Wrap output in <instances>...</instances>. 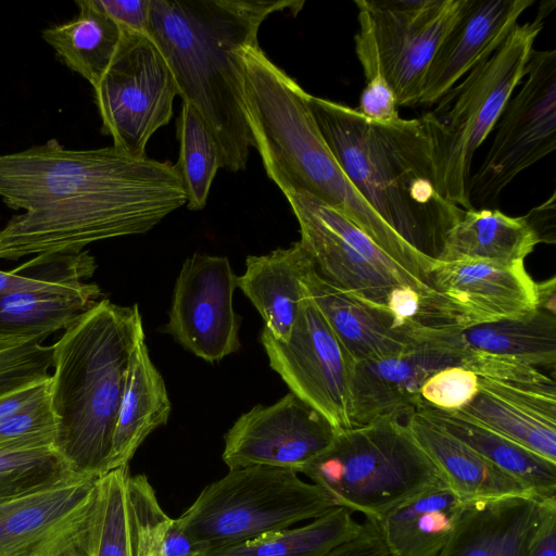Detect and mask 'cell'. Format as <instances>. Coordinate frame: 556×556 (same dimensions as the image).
Segmentation results:
<instances>
[{"mask_svg": "<svg viewBox=\"0 0 556 556\" xmlns=\"http://www.w3.org/2000/svg\"><path fill=\"white\" fill-rule=\"evenodd\" d=\"M412 336L420 345L462 355L486 353L552 369L556 364V315L541 308L521 317L467 327H419Z\"/></svg>", "mask_w": 556, "mask_h": 556, "instance_id": "cell-23", "label": "cell"}, {"mask_svg": "<svg viewBox=\"0 0 556 556\" xmlns=\"http://www.w3.org/2000/svg\"><path fill=\"white\" fill-rule=\"evenodd\" d=\"M33 339H39V338H18V337L0 336V350L16 345V344H20V343H23V342H26V341H29Z\"/></svg>", "mask_w": 556, "mask_h": 556, "instance_id": "cell-50", "label": "cell"}, {"mask_svg": "<svg viewBox=\"0 0 556 556\" xmlns=\"http://www.w3.org/2000/svg\"><path fill=\"white\" fill-rule=\"evenodd\" d=\"M478 386L457 412L556 463L555 381L510 384L478 377Z\"/></svg>", "mask_w": 556, "mask_h": 556, "instance_id": "cell-22", "label": "cell"}, {"mask_svg": "<svg viewBox=\"0 0 556 556\" xmlns=\"http://www.w3.org/2000/svg\"><path fill=\"white\" fill-rule=\"evenodd\" d=\"M301 473L334 502L377 521L424 491L445 483L405 422L384 417L337 432Z\"/></svg>", "mask_w": 556, "mask_h": 556, "instance_id": "cell-6", "label": "cell"}, {"mask_svg": "<svg viewBox=\"0 0 556 556\" xmlns=\"http://www.w3.org/2000/svg\"><path fill=\"white\" fill-rule=\"evenodd\" d=\"M336 506L293 470L250 466L230 469L206 485L176 520L208 552L309 521Z\"/></svg>", "mask_w": 556, "mask_h": 556, "instance_id": "cell-7", "label": "cell"}, {"mask_svg": "<svg viewBox=\"0 0 556 556\" xmlns=\"http://www.w3.org/2000/svg\"><path fill=\"white\" fill-rule=\"evenodd\" d=\"M143 339L138 304L122 306L102 299L52 344L54 450L74 473L99 478L109 472L130 358Z\"/></svg>", "mask_w": 556, "mask_h": 556, "instance_id": "cell-3", "label": "cell"}, {"mask_svg": "<svg viewBox=\"0 0 556 556\" xmlns=\"http://www.w3.org/2000/svg\"><path fill=\"white\" fill-rule=\"evenodd\" d=\"M260 340L271 369L290 392L320 413L337 432L353 427L351 383L355 361L306 294L287 341L275 339L264 328Z\"/></svg>", "mask_w": 556, "mask_h": 556, "instance_id": "cell-13", "label": "cell"}, {"mask_svg": "<svg viewBox=\"0 0 556 556\" xmlns=\"http://www.w3.org/2000/svg\"><path fill=\"white\" fill-rule=\"evenodd\" d=\"M178 185L184 184L176 164L135 157L114 146L72 150L51 139L0 155V198L25 212L102 193Z\"/></svg>", "mask_w": 556, "mask_h": 556, "instance_id": "cell-8", "label": "cell"}, {"mask_svg": "<svg viewBox=\"0 0 556 556\" xmlns=\"http://www.w3.org/2000/svg\"><path fill=\"white\" fill-rule=\"evenodd\" d=\"M50 377L11 393L0 396V424L23 407L49 394Z\"/></svg>", "mask_w": 556, "mask_h": 556, "instance_id": "cell-46", "label": "cell"}, {"mask_svg": "<svg viewBox=\"0 0 556 556\" xmlns=\"http://www.w3.org/2000/svg\"><path fill=\"white\" fill-rule=\"evenodd\" d=\"M117 53L94 90L102 132L113 146L146 157L152 135L167 125L178 94L172 71L147 35L122 29Z\"/></svg>", "mask_w": 556, "mask_h": 556, "instance_id": "cell-12", "label": "cell"}, {"mask_svg": "<svg viewBox=\"0 0 556 556\" xmlns=\"http://www.w3.org/2000/svg\"><path fill=\"white\" fill-rule=\"evenodd\" d=\"M414 410L428 417L536 495L556 496V463L457 410L440 409L421 400Z\"/></svg>", "mask_w": 556, "mask_h": 556, "instance_id": "cell-29", "label": "cell"}, {"mask_svg": "<svg viewBox=\"0 0 556 556\" xmlns=\"http://www.w3.org/2000/svg\"><path fill=\"white\" fill-rule=\"evenodd\" d=\"M480 167L470 175L473 208L498 204L502 191L556 148V50H532L520 88L494 126Z\"/></svg>", "mask_w": 556, "mask_h": 556, "instance_id": "cell-11", "label": "cell"}, {"mask_svg": "<svg viewBox=\"0 0 556 556\" xmlns=\"http://www.w3.org/2000/svg\"><path fill=\"white\" fill-rule=\"evenodd\" d=\"M76 4L79 13L74 18L43 29L41 37L72 71L96 88L117 53L123 30L91 0Z\"/></svg>", "mask_w": 556, "mask_h": 556, "instance_id": "cell-32", "label": "cell"}, {"mask_svg": "<svg viewBox=\"0 0 556 556\" xmlns=\"http://www.w3.org/2000/svg\"><path fill=\"white\" fill-rule=\"evenodd\" d=\"M31 267L30 275L12 270H0V295L54 288L90 278L96 268V260L88 251L78 253L41 254L23 263Z\"/></svg>", "mask_w": 556, "mask_h": 556, "instance_id": "cell-37", "label": "cell"}, {"mask_svg": "<svg viewBox=\"0 0 556 556\" xmlns=\"http://www.w3.org/2000/svg\"><path fill=\"white\" fill-rule=\"evenodd\" d=\"M477 375L463 365H453L432 374L420 389V400L433 407L459 410L478 393Z\"/></svg>", "mask_w": 556, "mask_h": 556, "instance_id": "cell-41", "label": "cell"}, {"mask_svg": "<svg viewBox=\"0 0 556 556\" xmlns=\"http://www.w3.org/2000/svg\"><path fill=\"white\" fill-rule=\"evenodd\" d=\"M538 308L556 315V280L555 277L542 282H536Z\"/></svg>", "mask_w": 556, "mask_h": 556, "instance_id": "cell-49", "label": "cell"}, {"mask_svg": "<svg viewBox=\"0 0 556 556\" xmlns=\"http://www.w3.org/2000/svg\"><path fill=\"white\" fill-rule=\"evenodd\" d=\"M74 473L54 448L0 451V502Z\"/></svg>", "mask_w": 556, "mask_h": 556, "instance_id": "cell-38", "label": "cell"}, {"mask_svg": "<svg viewBox=\"0 0 556 556\" xmlns=\"http://www.w3.org/2000/svg\"><path fill=\"white\" fill-rule=\"evenodd\" d=\"M463 502L443 482L371 522L391 556H437L452 534Z\"/></svg>", "mask_w": 556, "mask_h": 556, "instance_id": "cell-28", "label": "cell"}, {"mask_svg": "<svg viewBox=\"0 0 556 556\" xmlns=\"http://www.w3.org/2000/svg\"><path fill=\"white\" fill-rule=\"evenodd\" d=\"M336 506L307 523L207 552V556H321L355 536L363 523Z\"/></svg>", "mask_w": 556, "mask_h": 556, "instance_id": "cell-33", "label": "cell"}, {"mask_svg": "<svg viewBox=\"0 0 556 556\" xmlns=\"http://www.w3.org/2000/svg\"><path fill=\"white\" fill-rule=\"evenodd\" d=\"M469 0H361L397 106L419 104L428 68Z\"/></svg>", "mask_w": 556, "mask_h": 556, "instance_id": "cell-14", "label": "cell"}, {"mask_svg": "<svg viewBox=\"0 0 556 556\" xmlns=\"http://www.w3.org/2000/svg\"><path fill=\"white\" fill-rule=\"evenodd\" d=\"M321 556H391L377 528L367 521L352 539L341 543Z\"/></svg>", "mask_w": 556, "mask_h": 556, "instance_id": "cell-44", "label": "cell"}, {"mask_svg": "<svg viewBox=\"0 0 556 556\" xmlns=\"http://www.w3.org/2000/svg\"><path fill=\"white\" fill-rule=\"evenodd\" d=\"M98 478L72 473L0 502V556H59L84 532Z\"/></svg>", "mask_w": 556, "mask_h": 556, "instance_id": "cell-18", "label": "cell"}, {"mask_svg": "<svg viewBox=\"0 0 556 556\" xmlns=\"http://www.w3.org/2000/svg\"><path fill=\"white\" fill-rule=\"evenodd\" d=\"M404 422L463 501L535 494L421 413L413 409Z\"/></svg>", "mask_w": 556, "mask_h": 556, "instance_id": "cell-26", "label": "cell"}, {"mask_svg": "<svg viewBox=\"0 0 556 556\" xmlns=\"http://www.w3.org/2000/svg\"><path fill=\"white\" fill-rule=\"evenodd\" d=\"M92 539L93 533L91 513L89 521L78 540L59 556H92Z\"/></svg>", "mask_w": 556, "mask_h": 556, "instance_id": "cell-48", "label": "cell"}, {"mask_svg": "<svg viewBox=\"0 0 556 556\" xmlns=\"http://www.w3.org/2000/svg\"><path fill=\"white\" fill-rule=\"evenodd\" d=\"M337 430L292 392L255 405L226 432L222 458L230 469L267 466L301 473L333 442Z\"/></svg>", "mask_w": 556, "mask_h": 556, "instance_id": "cell-17", "label": "cell"}, {"mask_svg": "<svg viewBox=\"0 0 556 556\" xmlns=\"http://www.w3.org/2000/svg\"><path fill=\"white\" fill-rule=\"evenodd\" d=\"M308 105L336 160L376 214L414 251L438 263L465 210L438 192L419 118L379 124L312 94Z\"/></svg>", "mask_w": 556, "mask_h": 556, "instance_id": "cell-2", "label": "cell"}, {"mask_svg": "<svg viewBox=\"0 0 556 556\" xmlns=\"http://www.w3.org/2000/svg\"><path fill=\"white\" fill-rule=\"evenodd\" d=\"M422 301L426 299L409 286H397L391 290L386 305L397 329L410 333L419 316Z\"/></svg>", "mask_w": 556, "mask_h": 556, "instance_id": "cell-43", "label": "cell"}, {"mask_svg": "<svg viewBox=\"0 0 556 556\" xmlns=\"http://www.w3.org/2000/svg\"><path fill=\"white\" fill-rule=\"evenodd\" d=\"M122 29L148 35L151 0H91Z\"/></svg>", "mask_w": 556, "mask_h": 556, "instance_id": "cell-42", "label": "cell"}, {"mask_svg": "<svg viewBox=\"0 0 556 556\" xmlns=\"http://www.w3.org/2000/svg\"><path fill=\"white\" fill-rule=\"evenodd\" d=\"M314 266L301 241L265 255H250L237 285L261 314L275 339L287 341L305 296L303 278Z\"/></svg>", "mask_w": 556, "mask_h": 556, "instance_id": "cell-25", "label": "cell"}, {"mask_svg": "<svg viewBox=\"0 0 556 556\" xmlns=\"http://www.w3.org/2000/svg\"><path fill=\"white\" fill-rule=\"evenodd\" d=\"M129 475L125 465L97 480L92 556H132L127 497Z\"/></svg>", "mask_w": 556, "mask_h": 556, "instance_id": "cell-35", "label": "cell"}, {"mask_svg": "<svg viewBox=\"0 0 556 556\" xmlns=\"http://www.w3.org/2000/svg\"><path fill=\"white\" fill-rule=\"evenodd\" d=\"M243 93L254 148L282 193L304 191L337 210L372 240L387 224L350 181L325 141L308 94L258 43L242 51Z\"/></svg>", "mask_w": 556, "mask_h": 556, "instance_id": "cell-4", "label": "cell"}, {"mask_svg": "<svg viewBox=\"0 0 556 556\" xmlns=\"http://www.w3.org/2000/svg\"><path fill=\"white\" fill-rule=\"evenodd\" d=\"M165 556H207V551L193 542L172 519L164 536Z\"/></svg>", "mask_w": 556, "mask_h": 556, "instance_id": "cell-47", "label": "cell"}, {"mask_svg": "<svg viewBox=\"0 0 556 556\" xmlns=\"http://www.w3.org/2000/svg\"><path fill=\"white\" fill-rule=\"evenodd\" d=\"M533 3L534 0H469L431 61L419 103L432 105L490 56Z\"/></svg>", "mask_w": 556, "mask_h": 556, "instance_id": "cell-20", "label": "cell"}, {"mask_svg": "<svg viewBox=\"0 0 556 556\" xmlns=\"http://www.w3.org/2000/svg\"><path fill=\"white\" fill-rule=\"evenodd\" d=\"M301 242L320 277L371 304L387 306L391 290L409 286L426 300L438 293L388 255L348 217L307 192L286 194Z\"/></svg>", "mask_w": 556, "mask_h": 556, "instance_id": "cell-10", "label": "cell"}, {"mask_svg": "<svg viewBox=\"0 0 556 556\" xmlns=\"http://www.w3.org/2000/svg\"><path fill=\"white\" fill-rule=\"evenodd\" d=\"M180 151L177 167L187 194V207H205L211 186L220 164L216 141L199 111L182 102L177 123Z\"/></svg>", "mask_w": 556, "mask_h": 556, "instance_id": "cell-34", "label": "cell"}, {"mask_svg": "<svg viewBox=\"0 0 556 556\" xmlns=\"http://www.w3.org/2000/svg\"><path fill=\"white\" fill-rule=\"evenodd\" d=\"M159 556H165V554H161V555H159Z\"/></svg>", "mask_w": 556, "mask_h": 556, "instance_id": "cell-51", "label": "cell"}, {"mask_svg": "<svg viewBox=\"0 0 556 556\" xmlns=\"http://www.w3.org/2000/svg\"><path fill=\"white\" fill-rule=\"evenodd\" d=\"M538 243L526 216H508L496 208H471L464 211L448 232L438 262H523Z\"/></svg>", "mask_w": 556, "mask_h": 556, "instance_id": "cell-30", "label": "cell"}, {"mask_svg": "<svg viewBox=\"0 0 556 556\" xmlns=\"http://www.w3.org/2000/svg\"><path fill=\"white\" fill-rule=\"evenodd\" d=\"M354 4L358 9L359 25L354 37L355 52L366 79L356 111L369 121L389 124L401 118L396 98L381 67L369 14L361 0Z\"/></svg>", "mask_w": 556, "mask_h": 556, "instance_id": "cell-36", "label": "cell"}, {"mask_svg": "<svg viewBox=\"0 0 556 556\" xmlns=\"http://www.w3.org/2000/svg\"><path fill=\"white\" fill-rule=\"evenodd\" d=\"M303 287L355 362L397 355L419 346L410 333L395 327L387 306L336 288L319 276L315 265L303 278Z\"/></svg>", "mask_w": 556, "mask_h": 556, "instance_id": "cell-24", "label": "cell"}, {"mask_svg": "<svg viewBox=\"0 0 556 556\" xmlns=\"http://www.w3.org/2000/svg\"><path fill=\"white\" fill-rule=\"evenodd\" d=\"M294 0H151L148 36L174 76L178 96L210 128L222 167L243 170L254 148L243 93L244 48L273 13L296 14Z\"/></svg>", "mask_w": 556, "mask_h": 556, "instance_id": "cell-1", "label": "cell"}, {"mask_svg": "<svg viewBox=\"0 0 556 556\" xmlns=\"http://www.w3.org/2000/svg\"><path fill=\"white\" fill-rule=\"evenodd\" d=\"M56 433V419L48 394L0 424V451L54 448Z\"/></svg>", "mask_w": 556, "mask_h": 556, "instance_id": "cell-39", "label": "cell"}, {"mask_svg": "<svg viewBox=\"0 0 556 556\" xmlns=\"http://www.w3.org/2000/svg\"><path fill=\"white\" fill-rule=\"evenodd\" d=\"M463 355L429 345L377 359L355 362L351 422L363 426L384 417L402 419L420 400L424 382L435 371L462 365Z\"/></svg>", "mask_w": 556, "mask_h": 556, "instance_id": "cell-19", "label": "cell"}, {"mask_svg": "<svg viewBox=\"0 0 556 556\" xmlns=\"http://www.w3.org/2000/svg\"><path fill=\"white\" fill-rule=\"evenodd\" d=\"M236 276L225 256L194 253L177 277L164 331L195 356L215 363L240 349L233 311Z\"/></svg>", "mask_w": 556, "mask_h": 556, "instance_id": "cell-16", "label": "cell"}, {"mask_svg": "<svg viewBox=\"0 0 556 556\" xmlns=\"http://www.w3.org/2000/svg\"><path fill=\"white\" fill-rule=\"evenodd\" d=\"M172 405L162 375L141 340L134 351L114 429L109 471L128 465L147 437L166 425Z\"/></svg>", "mask_w": 556, "mask_h": 556, "instance_id": "cell-27", "label": "cell"}, {"mask_svg": "<svg viewBox=\"0 0 556 556\" xmlns=\"http://www.w3.org/2000/svg\"><path fill=\"white\" fill-rule=\"evenodd\" d=\"M543 25L541 14L516 24L490 56L419 117L430 149L437 190L465 211L473 208L468 197L473 155L522 81Z\"/></svg>", "mask_w": 556, "mask_h": 556, "instance_id": "cell-5", "label": "cell"}, {"mask_svg": "<svg viewBox=\"0 0 556 556\" xmlns=\"http://www.w3.org/2000/svg\"><path fill=\"white\" fill-rule=\"evenodd\" d=\"M553 497L518 494L464 501L452 534L437 556H528Z\"/></svg>", "mask_w": 556, "mask_h": 556, "instance_id": "cell-21", "label": "cell"}, {"mask_svg": "<svg viewBox=\"0 0 556 556\" xmlns=\"http://www.w3.org/2000/svg\"><path fill=\"white\" fill-rule=\"evenodd\" d=\"M101 295L97 283L86 281L0 295V336L46 340L66 329Z\"/></svg>", "mask_w": 556, "mask_h": 556, "instance_id": "cell-31", "label": "cell"}, {"mask_svg": "<svg viewBox=\"0 0 556 556\" xmlns=\"http://www.w3.org/2000/svg\"><path fill=\"white\" fill-rule=\"evenodd\" d=\"M429 278L438 299L421 327H467L538 308L536 282L523 262H438Z\"/></svg>", "mask_w": 556, "mask_h": 556, "instance_id": "cell-15", "label": "cell"}, {"mask_svg": "<svg viewBox=\"0 0 556 556\" xmlns=\"http://www.w3.org/2000/svg\"><path fill=\"white\" fill-rule=\"evenodd\" d=\"M528 556H556V497L551 498L545 506Z\"/></svg>", "mask_w": 556, "mask_h": 556, "instance_id": "cell-45", "label": "cell"}, {"mask_svg": "<svg viewBox=\"0 0 556 556\" xmlns=\"http://www.w3.org/2000/svg\"><path fill=\"white\" fill-rule=\"evenodd\" d=\"M186 203L180 185L102 193L27 211L0 229V260L78 253L92 242L144 233Z\"/></svg>", "mask_w": 556, "mask_h": 556, "instance_id": "cell-9", "label": "cell"}, {"mask_svg": "<svg viewBox=\"0 0 556 556\" xmlns=\"http://www.w3.org/2000/svg\"><path fill=\"white\" fill-rule=\"evenodd\" d=\"M33 339L0 350V396L50 377L53 345Z\"/></svg>", "mask_w": 556, "mask_h": 556, "instance_id": "cell-40", "label": "cell"}]
</instances>
